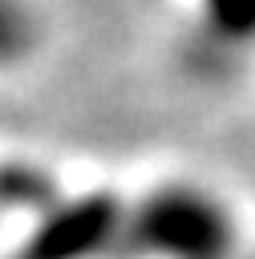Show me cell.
<instances>
[{
    "label": "cell",
    "mask_w": 255,
    "mask_h": 259,
    "mask_svg": "<svg viewBox=\"0 0 255 259\" xmlns=\"http://www.w3.org/2000/svg\"><path fill=\"white\" fill-rule=\"evenodd\" d=\"M40 40V16L28 0H0V69L20 65Z\"/></svg>",
    "instance_id": "obj_1"
}]
</instances>
